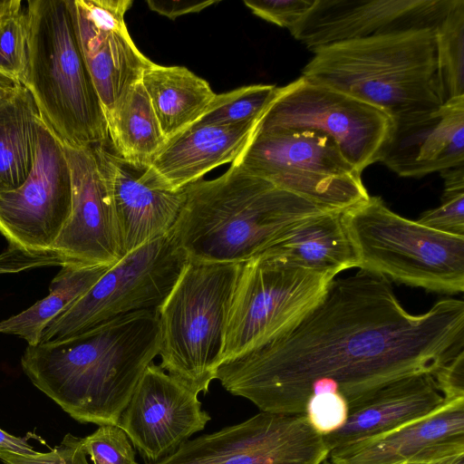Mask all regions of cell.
Here are the masks:
<instances>
[{
	"mask_svg": "<svg viewBox=\"0 0 464 464\" xmlns=\"http://www.w3.org/2000/svg\"><path fill=\"white\" fill-rule=\"evenodd\" d=\"M188 262L173 230L126 254L50 322L40 343L66 339L131 313L159 311Z\"/></svg>",
	"mask_w": 464,
	"mask_h": 464,
	"instance_id": "9c48e42d",
	"label": "cell"
},
{
	"mask_svg": "<svg viewBox=\"0 0 464 464\" xmlns=\"http://www.w3.org/2000/svg\"><path fill=\"white\" fill-rule=\"evenodd\" d=\"M219 1H157L148 0L149 8L171 20H175L184 14L198 13Z\"/></svg>",
	"mask_w": 464,
	"mask_h": 464,
	"instance_id": "8d00e7d4",
	"label": "cell"
},
{
	"mask_svg": "<svg viewBox=\"0 0 464 464\" xmlns=\"http://www.w3.org/2000/svg\"><path fill=\"white\" fill-rule=\"evenodd\" d=\"M315 0H245L246 6L256 16L284 27L289 32L313 7Z\"/></svg>",
	"mask_w": 464,
	"mask_h": 464,
	"instance_id": "e575fe53",
	"label": "cell"
},
{
	"mask_svg": "<svg viewBox=\"0 0 464 464\" xmlns=\"http://www.w3.org/2000/svg\"><path fill=\"white\" fill-rule=\"evenodd\" d=\"M108 180L124 256L170 232L186 198V188L169 189L149 169L119 157L108 144L94 145Z\"/></svg>",
	"mask_w": 464,
	"mask_h": 464,
	"instance_id": "ac0fdd59",
	"label": "cell"
},
{
	"mask_svg": "<svg viewBox=\"0 0 464 464\" xmlns=\"http://www.w3.org/2000/svg\"><path fill=\"white\" fill-rule=\"evenodd\" d=\"M198 393L151 362L143 372L117 426L147 462L173 453L210 420Z\"/></svg>",
	"mask_w": 464,
	"mask_h": 464,
	"instance_id": "9a60e30c",
	"label": "cell"
},
{
	"mask_svg": "<svg viewBox=\"0 0 464 464\" xmlns=\"http://www.w3.org/2000/svg\"><path fill=\"white\" fill-rule=\"evenodd\" d=\"M329 451L304 414L260 411L146 464H322Z\"/></svg>",
	"mask_w": 464,
	"mask_h": 464,
	"instance_id": "7c38bea8",
	"label": "cell"
},
{
	"mask_svg": "<svg viewBox=\"0 0 464 464\" xmlns=\"http://www.w3.org/2000/svg\"><path fill=\"white\" fill-rule=\"evenodd\" d=\"M0 451H7L21 455H31L36 451L29 444L26 438L11 435L0 429Z\"/></svg>",
	"mask_w": 464,
	"mask_h": 464,
	"instance_id": "f35d334b",
	"label": "cell"
},
{
	"mask_svg": "<svg viewBox=\"0 0 464 464\" xmlns=\"http://www.w3.org/2000/svg\"><path fill=\"white\" fill-rule=\"evenodd\" d=\"M72 208V177L61 140L39 116L36 154L24 183L0 193V233L10 246L49 253Z\"/></svg>",
	"mask_w": 464,
	"mask_h": 464,
	"instance_id": "4fadbf2b",
	"label": "cell"
},
{
	"mask_svg": "<svg viewBox=\"0 0 464 464\" xmlns=\"http://www.w3.org/2000/svg\"><path fill=\"white\" fill-rule=\"evenodd\" d=\"M378 161L404 178L464 166V96L430 112L392 121Z\"/></svg>",
	"mask_w": 464,
	"mask_h": 464,
	"instance_id": "d6986e66",
	"label": "cell"
},
{
	"mask_svg": "<svg viewBox=\"0 0 464 464\" xmlns=\"http://www.w3.org/2000/svg\"><path fill=\"white\" fill-rule=\"evenodd\" d=\"M304 415L312 427L325 436L343 426L348 416V403L338 392L316 393L307 401Z\"/></svg>",
	"mask_w": 464,
	"mask_h": 464,
	"instance_id": "d6a6232c",
	"label": "cell"
},
{
	"mask_svg": "<svg viewBox=\"0 0 464 464\" xmlns=\"http://www.w3.org/2000/svg\"><path fill=\"white\" fill-rule=\"evenodd\" d=\"M433 377L447 402L464 399V351L440 367Z\"/></svg>",
	"mask_w": 464,
	"mask_h": 464,
	"instance_id": "d590c367",
	"label": "cell"
},
{
	"mask_svg": "<svg viewBox=\"0 0 464 464\" xmlns=\"http://www.w3.org/2000/svg\"><path fill=\"white\" fill-rule=\"evenodd\" d=\"M111 266L63 265L50 284L48 295L22 313L0 321V333L17 335L28 345L38 344L50 322L83 295Z\"/></svg>",
	"mask_w": 464,
	"mask_h": 464,
	"instance_id": "4316f807",
	"label": "cell"
},
{
	"mask_svg": "<svg viewBox=\"0 0 464 464\" xmlns=\"http://www.w3.org/2000/svg\"><path fill=\"white\" fill-rule=\"evenodd\" d=\"M23 85L63 144L111 143L103 110L82 57L68 0H29Z\"/></svg>",
	"mask_w": 464,
	"mask_h": 464,
	"instance_id": "5b68a950",
	"label": "cell"
},
{
	"mask_svg": "<svg viewBox=\"0 0 464 464\" xmlns=\"http://www.w3.org/2000/svg\"><path fill=\"white\" fill-rule=\"evenodd\" d=\"M241 265L188 261L158 311L160 367L198 394L208 392L222 362Z\"/></svg>",
	"mask_w": 464,
	"mask_h": 464,
	"instance_id": "52a82bcc",
	"label": "cell"
},
{
	"mask_svg": "<svg viewBox=\"0 0 464 464\" xmlns=\"http://www.w3.org/2000/svg\"><path fill=\"white\" fill-rule=\"evenodd\" d=\"M391 128V118L376 107L300 76L279 87L256 130H306L325 134L362 173L379 160Z\"/></svg>",
	"mask_w": 464,
	"mask_h": 464,
	"instance_id": "8fae6325",
	"label": "cell"
},
{
	"mask_svg": "<svg viewBox=\"0 0 464 464\" xmlns=\"http://www.w3.org/2000/svg\"><path fill=\"white\" fill-rule=\"evenodd\" d=\"M140 81L167 140L198 121L216 96L206 80L184 66L151 62Z\"/></svg>",
	"mask_w": 464,
	"mask_h": 464,
	"instance_id": "cb8c5ba5",
	"label": "cell"
},
{
	"mask_svg": "<svg viewBox=\"0 0 464 464\" xmlns=\"http://www.w3.org/2000/svg\"><path fill=\"white\" fill-rule=\"evenodd\" d=\"M16 84L4 77L0 76V96L10 92Z\"/></svg>",
	"mask_w": 464,
	"mask_h": 464,
	"instance_id": "b9f144b4",
	"label": "cell"
},
{
	"mask_svg": "<svg viewBox=\"0 0 464 464\" xmlns=\"http://www.w3.org/2000/svg\"><path fill=\"white\" fill-rule=\"evenodd\" d=\"M357 267L429 291L464 290V236L405 218L370 196L342 213Z\"/></svg>",
	"mask_w": 464,
	"mask_h": 464,
	"instance_id": "8992f818",
	"label": "cell"
},
{
	"mask_svg": "<svg viewBox=\"0 0 464 464\" xmlns=\"http://www.w3.org/2000/svg\"><path fill=\"white\" fill-rule=\"evenodd\" d=\"M342 213L324 212L306 218L262 254L334 278L342 271L357 267Z\"/></svg>",
	"mask_w": 464,
	"mask_h": 464,
	"instance_id": "603a6c76",
	"label": "cell"
},
{
	"mask_svg": "<svg viewBox=\"0 0 464 464\" xmlns=\"http://www.w3.org/2000/svg\"><path fill=\"white\" fill-rule=\"evenodd\" d=\"M301 76L372 105L392 121L427 113L443 104L434 29L398 32L320 48Z\"/></svg>",
	"mask_w": 464,
	"mask_h": 464,
	"instance_id": "277c9868",
	"label": "cell"
},
{
	"mask_svg": "<svg viewBox=\"0 0 464 464\" xmlns=\"http://www.w3.org/2000/svg\"><path fill=\"white\" fill-rule=\"evenodd\" d=\"M159 349V313L140 311L66 339L28 345L21 365L75 420L117 425Z\"/></svg>",
	"mask_w": 464,
	"mask_h": 464,
	"instance_id": "7a4b0ae2",
	"label": "cell"
},
{
	"mask_svg": "<svg viewBox=\"0 0 464 464\" xmlns=\"http://www.w3.org/2000/svg\"><path fill=\"white\" fill-rule=\"evenodd\" d=\"M131 0H68L74 31L104 116L151 63L125 23Z\"/></svg>",
	"mask_w": 464,
	"mask_h": 464,
	"instance_id": "e0dca14e",
	"label": "cell"
},
{
	"mask_svg": "<svg viewBox=\"0 0 464 464\" xmlns=\"http://www.w3.org/2000/svg\"><path fill=\"white\" fill-rule=\"evenodd\" d=\"M63 146L71 170L72 208L52 252L64 265L113 266L124 253L110 186L95 147Z\"/></svg>",
	"mask_w": 464,
	"mask_h": 464,
	"instance_id": "5bb4252c",
	"label": "cell"
},
{
	"mask_svg": "<svg viewBox=\"0 0 464 464\" xmlns=\"http://www.w3.org/2000/svg\"><path fill=\"white\" fill-rule=\"evenodd\" d=\"M401 464H428V463H424V462H404V463H401Z\"/></svg>",
	"mask_w": 464,
	"mask_h": 464,
	"instance_id": "7bdbcfd3",
	"label": "cell"
},
{
	"mask_svg": "<svg viewBox=\"0 0 464 464\" xmlns=\"http://www.w3.org/2000/svg\"><path fill=\"white\" fill-rule=\"evenodd\" d=\"M333 279L264 254L243 263L228 312L222 362L293 326L317 304Z\"/></svg>",
	"mask_w": 464,
	"mask_h": 464,
	"instance_id": "30bf717a",
	"label": "cell"
},
{
	"mask_svg": "<svg viewBox=\"0 0 464 464\" xmlns=\"http://www.w3.org/2000/svg\"><path fill=\"white\" fill-rule=\"evenodd\" d=\"M39 112L30 92L16 84L0 96V193L21 187L33 169Z\"/></svg>",
	"mask_w": 464,
	"mask_h": 464,
	"instance_id": "d4e9b609",
	"label": "cell"
},
{
	"mask_svg": "<svg viewBox=\"0 0 464 464\" xmlns=\"http://www.w3.org/2000/svg\"><path fill=\"white\" fill-rule=\"evenodd\" d=\"M33 266V256L23 249L8 246L7 249L0 253V275L31 270Z\"/></svg>",
	"mask_w": 464,
	"mask_h": 464,
	"instance_id": "74e56055",
	"label": "cell"
},
{
	"mask_svg": "<svg viewBox=\"0 0 464 464\" xmlns=\"http://www.w3.org/2000/svg\"><path fill=\"white\" fill-rule=\"evenodd\" d=\"M83 444L93 464H138L130 440L117 425L100 426Z\"/></svg>",
	"mask_w": 464,
	"mask_h": 464,
	"instance_id": "1f68e13d",
	"label": "cell"
},
{
	"mask_svg": "<svg viewBox=\"0 0 464 464\" xmlns=\"http://www.w3.org/2000/svg\"><path fill=\"white\" fill-rule=\"evenodd\" d=\"M464 351V303L408 313L390 281L360 270L334 278L293 326L218 367L216 380L261 411L304 414L311 396L348 405L395 380L436 372Z\"/></svg>",
	"mask_w": 464,
	"mask_h": 464,
	"instance_id": "6da1fadb",
	"label": "cell"
},
{
	"mask_svg": "<svg viewBox=\"0 0 464 464\" xmlns=\"http://www.w3.org/2000/svg\"><path fill=\"white\" fill-rule=\"evenodd\" d=\"M464 453V399L383 435L330 451L334 464H401Z\"/></svg>",
	"mask_w": 464,
	"mask_h": 464,
	"instance_id": "ffe728a7",
	"label": "cell"
},
{
	"mask_svg": "<svg viewBox=\"0 0 464 464\" xmlns=\"http://www.w3.org/2000/svg\"><path fill=\"white\" fill-rule=\"evenodd\" d=\"M441 203L421 214L417 222L439 231L464 236V166L443 169Z\"/></svg>",
	"mask_w": 464,
	"mask_h": 464,
	"instance_id": "f546056e",
	"label": "cell"
},
{
	"mask_svg": "<svg viewBox=\"0 0 464 464\" xmlns=\"http://www.w3.org/2000/svg\"><path fill=\"white\" fill-rule=\"evenodd\" d=\"M322 464H334L328 459L324 460Z\"/></svg>",
	"mask_w": 464,
	"mask_h": 464,
	"instance_id": "ee69618b",
	"label": "cell"
},
{
	"mask_svg": "<svg viewBox=\"0 0 464 464\" xmlns=\"http://www.w3.org/2000/svg\"><path fill=\"white\" fill-rule=\"evenodd\" d=\"M111 147L124 160L150 166L167 141L141 81L105 114Z\"/></svg>",
	"mask_w": 464,
	"mask_h": 464,
	"instance_id": "484cf974",
	"label": "cell"
},
{
	"mask_svg": "<svg viewBox=\"0 0 464 464\" xmlns=\"http://www.w3.org/2000/svg\"><path fill=\"white\" fill-rule=\"evenodd\" d=\"M429 464H464V453L443 458Z\"/></svg>",
	"mask_w": 464,
	"mask_h": 464,
	"instance_id": "60d3db41",
	"label": "cell"
},
{
	"mask_svg": "<svg viewBox=\"0 0 464 464\" xmlns=\"http://www.w3.org/2000/svg\"><path fill=\"white\" fill-rule=\"evenodd\" d=\"M83 438L67 434L60 445L49 452H35L21 455L0 451V459L5 464H89Z\"/></svg>",
	"mask_w": 464,
	"mask_h": 464,
	"instance_id": "836d02e7",
	"label": "cell"
},
{
	"mask_svg": "<svg viewBox=\"0 0 464 464\" xmlns=\"http://www.w3.org/2000/svg\"><path fill=\"white\" fill-rule=\"evenodd\" d=\"M447 403L430 373H418L391 382L348 405L339 430L323 436L330 453L391 432L421 419Z\"/></svg>",
	"mask_w": 464,
	"mask_h": 464,
	"instance_id": "44dd1931",
	"label": "cell"
},
{
	"mask_svg": "<svg viewBox=\"0 0 464 464\" xmlns=\"http://www.w3.org/2000/svg\"><path fill=\"white\" fill-rule=\"evenodd\" d=\"M454 0H315L290 31L308 50L341 42L435 29Z\"/></svg>",
	"mask_w": 464,
	"mask_h": 464,
	"instance_id": "2e32d148",
	"label": "cell"
},
{
	"mask_svg": "<svg viewBox=\"0 0 464 464\" xmlns=\"http://www.w3.org/2000/svg\"><path fill=\"white\" fill-rule=\"evenodd\" d=\"M278 89L272 84H252L216 94L196 122L238 124L257 121L276 98Z\"/></svg>",
	"mask_w": 464,
	"mask_h": 464,
	"instance_id": "f1b7e54d",
	"label": "cell"
},
{
	"mask_svg": "<svg viewBox=\"0 0 464 464\" xmlns=\"http://www.w3.org/2000/svg\"><path fill=\"white\" fill-rule=\"evenodd\" d=\"M258 121L238 124L195 122L169 139L149 169L164 187L185 188L211 169L232 163L249 141Z\"/></svg>",
	"mask_w": 464,
	"mask_h": 464,
	"instance_id": "7402d4cb",
	"label": "cell"
},
{
	"mask_svg": "<svg viewBox=\"0 0 464 464\" xmlns=\"http://www.w3.org/2000/svg\"><path fill=\"white\" fill-rule=\"evenodd\" d=\"M28 21L25 8L14 11L0 20V76L23 84L28 52Z\"/></svg>",
	"mask_w": 464,
	"mask_h": 464,
	"instance_id": "4dcf8cb0",
	"label": "cell"
},
{
	"mask_svg": "<svg viewBox=\"0 0 464 464\" xmlns=\"http://www.w3.org/2000/svg\"><path fill=\"white\" fill-rule=\"evenodd\" d=\"M324 212L331 211L231 163L221 176L186 187L172 230L190 262L243 264Z\"/></svg>",
	"mask_w": 464,
	"mask_h": 464,
	"instance_id": "3957f363",
	"label": "cell"
},
{
	"mask_svg": "<svg viewBox=\"0 0 464 464\" xmlns=\"http://www.w3.org/2000/svg\"><path fill=\"white\" fill-rule=\"evenodd\" d=\"M23 3L19 0L0 1V20L10 13L22 8Z\"/></svg>",
	"mask_w": 464,
	"mask_h": 464,
	"instance_id": "ab89813d",
	"label": "cell"
},
{
	"mask_svg": "<svg viewBox=\"0 0 464 464\" xmlns=\"http://www.w3.org/2000/svg\"><path fill=\"white\" fill-rule=\"evenodd\" d=\"M232 163L325 211L343 212L370 197L362 173L331 138L314 130H255Z\"/></svg>",
	"mask_w": 464,
	"mask_h": 464,
	"instance_id": "ba28073f",
	"label": "cell"
},
{
	"mask_svg": "<svg viewBox=\"0 0 464 464\" xmlns=\"http://www.w3.org/2000/svg\"><path fill=\"white\" fill-rule=\"evenodd\" d=\"M434 31L438 81L445 103L464 96V0H454Z\"/></svg>",
	"mask_w": 464,
	"mask_h": 464,
	"instance_id": "83f0119b",
	"label": "cell"
}]
</instances>
